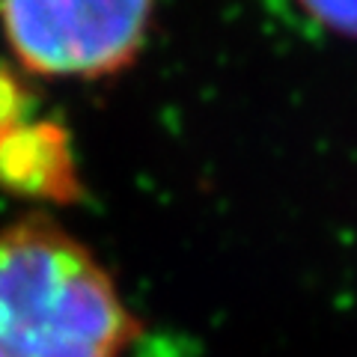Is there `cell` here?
Instances as JSON below:
<instances>
[{
	"mask_svg": "<svg viewBox=\"0 0 357 357\" xmlns=\"http://www.w3.org/2000/svg\"><path fill=\"white\" fill-rule=\"evenodd\" d=\"M134 337L110 274L60 223L0 229V357H119Z\"/></svg>",
	"mask_w": 357,
	"mask_h": 357,
	"instance_id": "cell-1",
	"label": "cell"
},
{
	"mask_svg": "<svg viewBox=\"0 0 357 357\" xmlns=\"http://www.w3.org/2000/svg\"><path fill=\"white\" fill-rule=\"evenodd\" d=\"M155 0H0V27L27 72L105 77L137 57Z\"/></svg>",
	"mask_w": 357,
	"mask_h": 357,
	"instance_id": "cell-2",
	"label": "cell"
},
{
	"mask_svg": "<svg viewBox=\"0 0 357 357\" xmlns=\"http://www.w3.org/2000/svg\"><path fill=\"white\" fill-rule=\"evenodd\" d=\"M0 188L45 203H75L84 191L69 131L33 116L24 86L9 72H0Z\"/></svg>",
	"mask_w": 357,
	"mask_h": 357,
	"instance_id": "cell-3",
	"label": "cell"
},
{
	"mask_svg": "<svg viewBox=\"0 0 357 357\" xmlns=\"http://www.w3.org/2000/svg\"><path fill=\"white\" fill-rule=\"evenodd\" d=\"M301 6L328 30L357 36V0H301Z\"/></svg>",
	"mask_w": 357,
	"mask_h": 357,
	"instance_id": "cell-4",
	"label": "cell"
}]
</instances>
